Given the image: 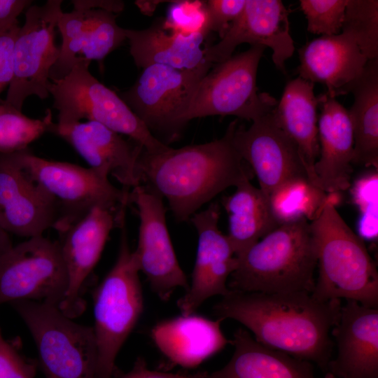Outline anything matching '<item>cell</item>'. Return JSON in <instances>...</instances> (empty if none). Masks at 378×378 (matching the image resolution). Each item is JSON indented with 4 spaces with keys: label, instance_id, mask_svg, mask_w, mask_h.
<instances>
[{
    "label": "cell",
    "instance_id": "cell-10",
    "mask_svg": "<svg viewBox=\"0 0 378 378\" xmlns=\"http://www.w3.org/2000/svg\"><path fill=\"white\" fill-rule=\"evenodd\" d=\"M62 4V0H48L26 10L13 47V79L3 100L19 111L29 96L45 99L50 95V72L59 55L55 38Z\"/></svg>",
    "mask_w": 378,
    "mask_h": 378
},
{
    "label": "cell",
    "instance_id": "cell-17",
    "mask_svg": "<svg viewBox=\"0 0 378 378\" xmlns=\"http://www.w3.org/2000/svg\"><path fill=\"white\" fill-rule=\"evenodd\" d=\"M219 217V206L213 202L189 220L197 230L198 245L191 284L177 302L183 315L193 314L211 297L230 292L227 283L237 257L227 235L218 228Z\"/></svg>",
    "mask_w": 378,
    "mask_h": 378
},
{
    "label": "cell",
    "instance_id": "cell-7",
    "mask_svg": "<svg viewBox=\"0 0 378 378\" xmlns=\"http://www.w3.org/2000/svg\"><path fill=\"white\" fill-rule=\"evenodd\" d=\"M10 304L31 334L46 378H97L92 327L74 322L53 304L32 300Z\"/></svg>",
    "mask_w": 378,
    "mask_h": 378
},
{
    "label": "cell",
    "instance_id": "cell-44",
    "mask_svg": "<svg viewBox=\"0 0 378 378\" xmlns=\"http://www.w3.org/2000/svg\"><path fill=\"white\" fill-rule=\"evenodd\" d=\"M324 378H337L335 376H334L332 374H331L330 372H327L326 373V375H325V377Z\"/></svg>",
    "mask_w": 378,
    "mask_h": 378
},
{
    "label": "cell",
    "instance_id": "cell-24",
    "mask_svg": "<svg viewBox=\"0 0 378 378\" xmlns=\"http://www.w3.org/2000/svg\"><path fill=\"white\" fill-rule=\"evenodd\" d=\"M222 321L194 314H182L155 324L150 337L172 364L192 368L232 343L221 330Z\"/></svg>",
    "mask_w": 378,
    "mask_h": 378
},
{
    "label": "cell",
    "instance_id": "cell-31",
    "mask_svg": "<svg viewBox=\"0 0 378 378\" xmlns=\"http://www.w3.org/2000/svg\"><path fill=\"white\" fill-rule=\"evenodd\" d=\"M52 111L48 108L41 118H30L13 106L0 101V153H8L28 148L46 132H50Z\"/></svg>",
    "mask_w": 378,
    "mask_h": 378
},
{
    "label": "cell",
    "instance_id": "cell-20",
    "mask_svg": "<svg viewBox=\"0 0 378 378\" xmlns=\"http://www.w3.org/2000/svg\"><path fill=\"white\" fill-rule=\"evenodd\" d=\"M50 132L68 142L90 167L112 175L123 189L130 190L141 184L139 158L144 149L138 144L132 145L120 134L95 121L55 122Z\"/></svg>",
    "mask_w": 378,
    "mask_h": 378
},
{
    "label": "cell",
    "instance_id": "cell-1",
    "mask_svg": "<svg viewBox=\"0 0 378 378\" xmlns=\"http://www.w3.org/2000/svg\"><path fill=\"white\" fill-rule=\"evenodd\" d=\"M341 300L321 301L312 293L231 290L213 307L216 318L235 320L262 345L316 364L327 372L332 359L331 330Z\"/></svg>",
    "mask_w": 378,
    "mask_h": 378
},
{
    "label": "cell",
    "instance_id": "cell-34",
    "mask_svg": "<svg viewBox=\"0 0 378 378\" xmlns=\"http://www.w3.org/2000/svg\"><path fill=\"white\" fill-rule=\"evenodd\" d=\"M347 3L348 0H300L308 31L322 36L339 34Z\"/></svg>",
    "mask_w": 378,
    "mask_h": 378
},
{
    "label": "cell",
    "instance_id": "cell-38",
    "mask_svg": "<svg viewBox=\"0 0 378 378\" xmlns=\"http://www.w3.org/2000/svg\"><path fill=\"white\" fill-rule=\"evenodd\" d=\"M20 29L19 22L0 34V94L13 76V47Z\"/></svg>",
    "mask_w": 378,
    "mask_h": 378
},
{
    "label": "cell",
    "instance_id": "cell-19",
    "mask_svg": "<svg viewBox=\"0 0 378 378\" xmlns=\"http://www.w3.org/2000/svg\"><path fill=\"white\" fill-rule=\"evenodd\" d=\"M57 28L61 37L59 55L50 72V80L64 78L80 62L102 61L125 40V29L116 14L101 9L62 12Z\"/></svg>",
    "mask_w": 378,
    "mask_h": 378
},
{
    "label": "cell",
    "instance_id": "cell-30",
    "mask_svg": "<svg viewBox=\"0 0 378 378\" xmlns=\"http://www.w3.org/2000/svg\"><path fill=\"white\" fill-rule=\"evenodd\" d=\"M327 193L306 179L288 181L270 195V206L279 224L305 218L314 220L321 211Z\"/></svg>",
    "mask_w": 378,
    "mask_h": 378
},
{
    "label": "cell",
    "instance_id": "cell-11",
    "mask_svg": "<svg viewBox=\"0 0 378 378\" xmlns=\"http://www.w3.org/2000/svg\"><path fill=\"white\" fill-rule=\"evenodd\" d=\"M66 288L59 242L30 237L0 255V305L32 300L59 307Z\"/></svg>",
    "mask_w": 378,
    "mask_h": 378
},
{
    "label": "cell",
    "instance_id": "cell-14",
    "mask_svg": "<svg viewBox=\"0 0 378 378\" xmlns=\"http://www.w3.org/2000/svg\"><path fill=\"white\" fill-rule=\"evenodd\" d=\"M126 209L127 206L118 209L95 206L59 233L67 288L59 309L66 316L73 319L84 312L83 286L99 260L110 232L118 227Z\"/></svg>",
    "mask_w": 378,
    "mask_h": 378
},
{
    "label": "cell",
    "instance_id": "cell-27",
    "mask_svg": "<svg viewBox=\"0 0 378 378\" xmlns=\"http://www.w3.org/2000/svg\"><path fill=\"white\" fill-rule=\"evenodd\" d=\"M130 52L138 67L161 64L178 69H192L205 62V36H183L163 29L162 21L144 29H125Z\"/></svg>",
    "mask_w": 378,
    "mask_h": 378
},
{
    "label": "cell",
    "instance_id": "cell-16",
    "mask_svg": "<svg viewBox=\"0 0 378 378\" xmlns=\"http://www.w3.org/2000/svg\"><path fill=\"white\" fill-rule=\"evenodd\" d=\"M20 151L0 153V227L22 237L42 236L47 229L55 227L59 207L24 169Z\"/></svg>",
    "mask_w": 378,
    "mask_h": 378
},
{
    "label": "cell",
    "instance_id": "cell-3",
    "mask_svg": "<svg viewBox=\"0 0 378 378\" xmlns=\"http://www.w3.org/2000/svg\"><path fill=\"white\" fill-rule=\"evenodd\" d=\"M339 193H327L321 211L310 222L318 267L312 295L321 301L345 299L377 308V267L363 239L337 212Z\"/></svg>",
    "mask_w": 378,
    "mask_h": 378
},
{
    "label": "cell",
    "instance_id": "cell-37",
    "mask_svg": "<svg viewBox=\"0 0 378 378\" xmlns=\"http://www.w3.org/2000/svg\"><path fill=\"white\" fill-rule=\"evenodd\" d=\"M246 2V0L205 1L210 31L218 33L221 38L230 24L241 15Z\"/></svg>",
    "mask_w": 378,
    "mask_h": 378
},
{
    "label": "cell",
    "instance_id": "cell-40",
    "mask_svg": "<svg viewBox=\"0 0 378 378\" xmlns=\"http://www.w3.org/2000/svg\"><path fill=\"white\" fill-rule=\"evenodd\" d=\"M206 374V372H197L192 374H181L150 370L144 359L138 358L132 369L121 378H204Z\"/></svg>",
    "mask_w": 378,
    "mask_h": 378
},
{
    "label": "cell",
    "instance_id": "cell-22",
    "mask_svg": "<svg viewBox=\"0 0 378 378\" xmlns=\"http://www.w3.org/2000/svg\"><path fill=\"white\" fill-rule=\"evenodd\" d=\"M318 119L319 155L314 172L320 189L340 192L351 186L354 139L348 110L326 92L319 94Z\"/></svg>",
    "mask_w": 378,
    "mask_h": 378
},
{
    "label": "cell",
    "instance_id": "cell-6",
    "mask_svg": "<svg viewBox=\"0 0 378 378\" xmlns=\"http://www.w3.org/2000/svg\"><path fill=\"white\" fill-rule=\"evenodd\" d=\"M89 65L80 62L64 78L50 80L48 90L58 111L57 123L95 121L130 136L149 154L167 150L169 147L153 134L122 99L91 74Z\"/></svg>",
    "mask_w": 378,
    "mask_h": 378
},
{
    "label": "cell",
    "instance_id": "cell-21",
    "mask_svg": "<svg viewBox=\"0 0 378 378\" xmlns=\"http://www.w3.org/2000/svg\"><path fill=\"white\" fill-rule=\"evenodd\" d=\"M331 335L337 354L327 372L337 378H378L377 308L346 300Z\"/></svg>",
    "mask_w": 378,
    "mask_h": 378
},
{
    "label": "cell",
    "instance_id": "cell-13",
    "mask_svg": "<svg viewBox=\"0 0 378 378\" xmlns=\"http://www.w3.org/2000/svg\"><path fill=\"white\" fill-rule=\"evenodd\" d=\"M129 202L136 205L139 217L138 244L134 251L140 272L160 299L167 301L177 288L187 290L189 284L169 236L162 197L141 184L130 191Z\"/></svg>",
    "mask_w": 378,
    "mask_h": 378
},
{
    "label": "cell",
    "instance_id": "cell-25",
    "mask_svg": "<svg viewBox=\"0 0 378 378\" xmlns=\"http://www.w3.org/2000/svg\"><path fill=\"white\" fill-rule=\"evenodd\" d=\"M314 84L299 76L290 80L271 115L298 148L312 183L318 188L314 166L319 155L316 111L320 97L315 96Z\"/></svg>",
    "mask_w": 378,
    "mask_h": 378
},
{
    "label": "cell",
    "instance_id": "cell-26",
    "mask_svg": "<svg viewBox=\"0 0 378 378\" xmlns=\"http://www.w3.org/2000/svg\"><path fill=\"white\" fill-rule=\"evenodd\" d=\"M231 342L234 353L229 362L204 378H316L312 363L267 347L242 328Z\"/></svg>",
    "mask_w": 378,
    "mask_h": 378
},
{
    "label": "cell",
    "instance_id": "cell-5",
    "mask_svg": "<svg viewBox=\"0 0 378 378\" xmlns=\"http://www.w3.org/2000/svg\"><path fill=\"white\" fill-rule=\"evenodd\" d=\"M118 227L121 234L117 260L94 294L97 378H112L117 355L144 309L140 269L129 246L126 215Z\"/></svg>",
    "mask_w": 378,
    "mask_h": 378
},
{
    "label": "cell",
    "instance_id": "cell-8",
    "mask_svg": "<svg viewBox=\"0 0 378 378\" xmlns=\"http://www.w3.org/2000/svg\"><path fill=\"white\" fill-rule=\"evenodd\" d=\"M265 47L253 45L247 50L216 64L202 78L182 122L211 115H233L254 121L270 113L277 101L258 92V67Z\"/></svg>",
    "mask_w": 378,
    "mask_h": 378
},
{
    "label": "cell",
    "instance_id": "cell-2",
    "mask_svg": "<svg viewBox=\"0 0 378 378\" xmlns=\"http://www.w3.org/2000/svg\"><path fill=\"white\" fill-rule=\"evenodd\" d=\"M238 122L212 141L169 148L156 154L142 150V182L167 200L176 220L186 222L205 203L231 186L251 177L233 141Z\"/></svg>",
    "mask_w": 378,
    "mask_h": 378
},
{
    "label": "cell",
    "instance_id": "cell-9",
    "mask_svg": "<svg viewBox=\"0 0 378 378\" xmlns=\"http://www.w3.org/2000/svg\"><path fill=\"white\" fill-rule=\"evenodd\" d=\"M20 160L29 176L57 200L59 218L55 229L59 233L95 206L130 204V190L117 188L108 175L91 167L40 158L28 148L20 151Z\"/></svg>",
    "mask_w": 378,
    "mask_h": 378
},
{
    "label": "cell",
    "instance_id": "cell-12",
    "mask_svg": "<svg viewBox=\"0 0 378 378\" xmlns=\"http://www.w3.org/2000/svg\"><path fill=\"white\" fill-rule=\"evenodd\" d=\"M213 64L205 62L192 69L152 64L143 70L120 97L148 129L160 132L178 130L195 89Z\"/></svg>",
    "mask_w": 378,
    "mask_h": 378
},
{
    "label": "cell",
    "instance_id": "cell-39",
    "mask_svg": "<svg viewBox=\"0 0 378 378\" xmlns=\"http://www.w3.org/2000/svg\"><path fill=\"white\" fill-rule=\"evenodd\" d=\"M31 3L29 0H0V34L18 23V15Z\"/></svg>",
    "mask_w": 378,
    "mask_h": 378
},
{
    "label": "cell",
    "instance_id": "cell-29",
    "mask_svg": "<svg viewBox=\"0 0 378 378\" xmlns=\"http://www.w3.org/2000/svg\"><path fill=\"white\" fill-rule=\"evenodd\" d=\"M354 102L349 115L352 125L354 164L378 167V58L369 59L361 76L350 86Z\"/></svg>",
    "mask_w": 378,
    "mask_h": 378
},
{
    "label": "cell",
    "instance_id": "cell-18",
    "mask_svg": "<svg viewBox=\"0 0 378 378\" xmlns=\"http://www.w3.org/2000/svg\"><path fill=\"white\" fill-rule=\"evenodd\" d=\"M290 13L279 0H246L242 13L220 41L204 48L205 60L216 64L230 57L241 43L261 45L272 49L273 63L286 73L285 62L295 50L290 34Z\"/></svg>",
    "mask_w": 378,
    "mask_h": 378
},
{
    "label": "cell",
    "instance_id": "cell-43",
    "mask_svg": "<svg viewBox=\"0 0 378 378\" xmlns=\"http://www.w3.org/2000/svg\"><path fill=\"white\" fill-rule=\"evenodd\" d=\"M13 246L8 233L0 227V255Z\"/></svg>",
    "mask_w": 378,
    "mask_h": 378
},
{
    "label": "cell",
    "instance_id": "cell-23",
    "mask_svg": "<svg viewBox=\"0 0 378 378\" xmlns=\"http://www.w3.org/2000/svg\"><path fill=\"white\" fill-rule=\"evenodd\" d=\"M299 77L324 85L326 94L336 97L349 94L351 85L363 74L368 59L344 33L321 36L298 50Z\"/></svg>",
    "mask_w": 378,
    "mask_h": 378
},
{
    "label": "cell",
    "instance_id": "cell-32",
    "mask_svg": "<svg viewBox=\"0 0 378 378\" xmlns=\"http://www.w3.org/2000/svg\"><path fill=\"white\" fill-rule=\"evenodd\" d=\"M342 31L368 60L378 58V1L348 0Z\"/></svg>",
    "mask_w": 378,
    "mask_h": 378
},
{
    "label": "cell",
    "instance_id": "cell-15",
    "mask_svg": "<svg viewBox=\"0 0 378 378\" xmlns=\"http://www.w3.org/2000/svg\"><path fill=\"white\" fill-rule=\"evenodd\" d=\"M233 141L257 176L259 188L269 198L288 181L306 179L311 182L298 148L278 127L271 112L253 121L247 129L237 125Z\"/></svg>",
    "mask_w": 378,
    "mask_h": 378
},
{
    "label": "cell",
    "instance_id": "cell-36",
    "mask_svg": "<svg viewBox=\"0 0 378 378\" xmlns=\"http://www.w3.org/2000/svg\"><path fill=\"white\" fill-rule=\"evenodd\" d=\"M36 365L5 340L0 330V378H34Z\"/></svg>",
    "mask_w": 378,
    "mask_h": 378
},
{
    "label": "cell",
    "instance_id": "cell-42",
    "mask_svg": "<svg viewBox=\"0 0 378 378\" xmlns=\"http://www.w3.org/2000/svg\"><path fill=\"white\" fill-rule=\"evenodd\" d=\"M162 1H136L135 4L139 10L145 15H151L155 10L158 4Z\"/></svg>",
    "mask_w": 378,
    "mask_h": 378
},
{
    "label": "cell",
    "instance_id": "cell-4",
    "mask_svg": "<svg viewBox=\"0 0 378 378\" xmlns=\"http://www.w3.org/2000/svg\"><path fill=\"white\" fill-rule=\"evenodd\" d=\"M317 254L310 221L301 218L281 224L237 257L227 286L263 293H312Z\"/></svg>",
    "mask_w": 378,
    "mask_h": 378
},
{
    "label": "cell",
    "instance_id": "cell-35",
    "mask_svg": "<svg viewBox=\"0 0 378 378\" xmlns=\"http://www.w3.org/2000/svg\"><path fill=\"white\" fill-rule=\"evenodd\" d=\"M377 172L363 176L352 187V199L361 212L358 231L363 235L377 232Z\"/></svg>",
    "mask_w": 378,
    "mask_h": 378
},
{
    "label": "cell",
    "instance_id": "cell-33",
    "mask_svg": "<svg viewBox=\"0 0 378 378\" xmlns=\"http://www.w3.org/2000/svg\"><path fill=\"white\" fill-rule=\"evenodd\" d=\"M162 26L172 33L183 36L200 34L206 37L211 31L205 1H174L166 19L162 21Z\"/></svg>",
    "mask_w": 378,
    "mask_h": 378
},
{
    "label": "cell",
    "instance_id": "cell-41",
    "mask_svg": "<svg viewBox=\"0 0 378 378\" xmlns=\"http://www.w3.org/2000/svg\"><path fill=\"white\" fill-rule=\"evenodd\" d=\"M74 9H101L118 13L125 7L124 2L118 0H73Z\"/></svg>",
    "mask_w": 378,
    "mask_h": 378
},
{
    "label": "cell",
    "instance_id": "cell-28",
    "mask_svg": "<svg viewBox=\"0 0 378 378\" xmlns=\"http://www.w3.org/2000/svg\"><path fill=\"white\" fill-rule=\"evenodd\" d=\"M223 204L228 216L226 235L236 257L281 225L273 214L270 198L249 179L237 186Z\"/></svg>",
    "mask_w": 378,
    "mask_h": 378
}]
</instances>
